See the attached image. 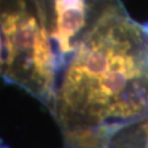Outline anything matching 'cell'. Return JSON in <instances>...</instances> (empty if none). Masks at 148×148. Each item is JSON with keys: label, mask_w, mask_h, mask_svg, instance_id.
Instances as JSON below:
<instances>
[{"label": "cell", "mask_w": 148, "mask_h": 148, "mask_svg": "<svg viewBox=\"0 0 148 148\" xmlns=\"http://www.w3.org/2000/svg\"><path fill=\"white\" fill-rule=\"evenodd\" d=\"M139 75L136 64L132 56L124 52L117 51L114 57L111 69L99 79L92 81L88 90L85 106H110V100L116 99L112 108L110 115H116V108L119 106V95L125 89L128 80L136 78ZM106 108V111H108Z\"/></svg>", "instance_id": "6da1fadb"}, {"label": "cell", "mask_w": 148, "mask_h": 148, "mask_svg": "<svg viewBox=\"0 0 148 148\" xmlns=\"http://www.w3.org/2000/svg\"><path fill=\"white\" fill-rule=\"evenodd\" d=\"M32 63L37 75L45 80L51 79V68L53 54L51 51L48 35L45 29H41L36 37V42L32 51Z\"/></svg>", "instance_id": "7a4b0ae2"}, {"label": "cell", "mask_w": 148, "mask_h": 148, "mask_svg": "<svg viewBox=\"0 0 148 148\" xmlns=\"http://www.w3.org/2000/svg\"><path fill=\"white\" fill-rule=\"evenodd\" d=\"M40 30L41 29L38 27L33 16H27V18L20 16L18 25L12 34V42L16 53L27 52L31 49L33 51Z\"/></svg>", "instance_id": "3957f363"}, {"label": "cell", "mask_w": 148, "mask_h": 148, "mask_svg": "<svg viewBox=\"0 0 148 148\" xmlns=\"http://www.w3.org/2000/svg\"><path fill=\"white\" fill-rule=\"evenodd\" d=\"M85 5V0H55V10Z\"/></svg>", "instance_id": "277c9868"}, {"label": "cell", "mask_w": 148, "mask_h": 148, "mask_svg": "<svg viewBox=\"0 0 148 148\" xmlns=\"http://www.w3.org/2000/svg\"><path fill=\"white\" fill-rule=\"evenodd\" d=\"M144 131H145V135H146V137H145V148H148V121L144 126Z\"/></svg>", "instance_id": "5b68a950"}]
</instances>
